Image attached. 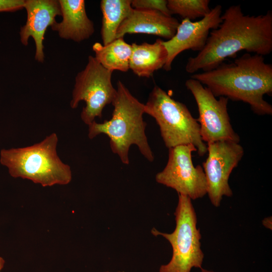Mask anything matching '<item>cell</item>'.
<instances>
[{"label": "cell", "mask_w": 272, "mask_h": 272, "mask_svg": "<svg viewBox=\"0 0 272 272\" xmlns=\"http://www.w3.org/2000/svg\"><path fill=\"white\" fill-rule=\"evenodd\" d=\"M163 41L157 39L152 44L133 43L129 69L140 77L149 78L155 71L163 68L168 54Z\"/></svg>", "instance_id": "obj_15"}, {"label": "cell", "mask_w": 272, "mask_h": 272, "mask_svg": "<svg viewBox=\"0 0 272 272\" xmlns=\"http://www.w3.org/2000/svg\"><path fill=\"white\" fill-rule=\"evenodd\" d=\"M133 9H147L159 11L167 16H172L167 8L166 0H132Z\"/></svg>", "instance_id": "obj_19"}, {"label": "cell", "mask_w": 272, "mask_h": 272, "mask_svg": "<svg viewBox=\"0 0 272 272\" xmlns=\"http://www.w3.org/2000/svg\"><path fill=\"white\" fill-rule=\"evenodd\" d=\"M185 85L197 105L199 117L196 120L202 141L207 144L222 141L239 143V136L234 130L228 113L229 99L225 97L216 99L208 88L191 78Z\"/></svg>", "instance_id": "obj_8"}, {"label": "cell", "mask_w": 272, "mask_h": 272, "mask_svg": "<svg viewBox=\"0 0 272 272\" xmlns=\"http://www.w3.org/2000/svg\"><path fill=\"white\" fill-rule=\"evenodd\" d=\"M221 18L219 27L210 31L204 48L188 58V73L213 70L242 50L263 56L272 51L271 11L257 16L245 15L240 5H232Z\"/></svg>", "instance_id": "obj_1"}, {"label": "cell", "mask_w": 272, "mask_h": 272, "mask_svg": "<svg viewBox=\"0 0 272 272\" xmlns=\"http://www.w3.org/2000/svg\"><path fill=\"white\" fill-rule=\"evenodd\" d=\"M209 0H168L167 8L171 15L177 14L190 21L203 18L211 11Z\"/></svg>", "instance_id": "obj_18"}, {"label": "cell", "mask_w": 272, "mask_h": 272, "mask_svg": "<svg viewBox=\"0 0 272 272\" xmlns=\"http://www.w3.org/2000/svg\"><path fill=\"white\" fill-rule=\"evenodd\" d=\"M176 226L171 233H163L155 228V236H161L171 244L172 255L169 262L161 265L159 272H191L192 268L202 267L204 253L201 248V235L197 227V216L191 199L178 194L174 212Z\"/></svg>", "instance_id": "obj_6"}, {"label": "cell", "mask_w": 272, "mask_h": 272, "mask_svg": "<svg viewBox=\"0 0 272 272\" xmlns=\"http://www.w3.org/2000/svg\"><path fill=\"white\" fill-rule=\"evenodd\" d=\"M207 145L208 157L202 164V168L207 182V194L212 204L219 207L223 196L233 195L229 178L243 157L244 150L239 143L230 141Z\"/></svg>", "instance_id": "obj_10"}, {"label": "cell", "mask_w": 272, "mask_h": 272, "mask_svg": "<svg viewBox=\"0 0 272 272\" xmlns=\"http://www.w3.org/2000/svg\"><path fill=\"white\" fill-rule=\"evenodd\" d=\"M131 0H102V13L101 35L103 45L116 39V33L121 23L131 12Z\"/></svg>", "instance_id": "obj_17"}, {"label": "cell", "mask_w": 272, "mask_h": 272, "mask_svg": "<svg viewBox=\"0 0 272 272\" xmlns=\"http://www.w3.org/2000/svg\"><path fill=\"white\" fill-rule=\"evenodd\" d=\"M23 8L26 10L27 18L25 25L20 29L21 42L27 46L29 37H32L36 46L35 59L43 62L45 33L56 22L55 17L61 15L58 1L25 0Z\"/></svg>", "instance_id": "obj_12"}, {"label": "cell", "mask_w": 272, "mask_h": 272, "mask_svg": "<svg viewBox=\"0 0 272 272\" xmlns=\"http://www.w3.org/2000/svg\"><path fill=\"white\" fill-rule=\"evenodd\" d=\"M24 0H0V12H14L23 8Z\"/></svg>", "instance_id": "obj_20"}, {"label": "cell", "mask_w": 272, "mask_h": 272, "mask_svg": "<svg viewBox=\"0 0 272 272\" xmlns=\"http://www.w3.org/2000/svg\"><path fill=\"white\" fill-rule=\"evenodd\" d=\"M117 93L112 103L114 107L112 117L103 123L94 121L89 125L88 137L92 139L100 134L110 139V147L122 163H129L128 153L130 146H137L142 155L150 162L154 160L149 144L144 120L145 104L130 92L121 81L117 83Z\"/></svg>", "instance_id": "obj_3"}, {"label": "cell", "mask_w": 272, "mask_h": 272, "mask_svg": "<svg viewBox=\"0 0 272 272\" xmlns=\"http://www.w3.org/2000/svg\"><path fill=\"white\" fill-rule=\"evenodd\" d=\"M263 225L268 228L271 229V217L264 218L262 221Z\"/></svg>", "instance_id": "obj_21"}, {"label": "cell", "mask_w": 272, "mask_h": 272, "mask_svg": "<svg viewBox=\"0 0 272 272\" xmlns=\"http://www.w3.org/2000/svg\"><path fill=\"white\" fill-rule=\"evenodd\" d=\"M145 106V113L153 117L159 125L167 148L192 144L199 156L208 152L207 145L200 136L199 125L185 104L155 86Z\"/></svg>", "instance_id": "obj_5"}, {"label": "cell", "mask_w": 272, "mask_h": 272, "mask_svg": "<svg viewBox=\"0 0 272 272\" xmlns=\"http://www.w3.org/2000/svg\"><path fill=\"white\" fill-rule=\"evenodd\" d=\"M222 7L216 5L201 20L192 22L183 19L172 38L163 43L167 51V59L163 69L170 71L175 58L183 51H200L205 47L210 30L217 29L222 23Z\"/></svg>", "instance_id": "obj_11"}, {"label": "cell", "mask_w": 272, "mask_h": 272, "mask_svg": "<svg viewBox=\"0 0 272 272\" xmlns=\"http://www.w3.org/2000/svg\"><path fill=\"white\" fill-rule=\"evenodd\" d=\"M4 263H5V260L2 257H0V271L3 268L4 265Z\"/></svg>", "instance_id": "obj_22"}, {"label": "cell", "mask_w": 272, "mask_h": 272, "mask_svg": "<svg viewBox=\"0 0 272 272\" xmlns=\"http://www.w3.org/2000/svg\"><path fill=\"white\" fill-rule=\"evenodd\" d=\"M57 134L53 132L32 146L3 149L1 163L15 178L27 179L42 186L66 185L72 178L71 167L58 156Z\"/></svg>", "instance_id": "obj_4"}, {"label": "cell", "mask_w": 272, "mask_h": 272, "mask_svg": "<svg viewBox=\"0 0 272 272\" xmlns=\"http://www.w3.org/2000/svg\"><path fill=\"white\" fill-rule=\"evenodd\" d=\"M62 17L51 26L60 37L80 42L89 39L94 33L93 22L87 16L84 0H59Z\"/></svg>", "instance_id": "obj_14"}, {"label": "cell", "mask_w": 272, "mask_h": 272, "mask_svg": "<svg viewBox=\"0 0 272 272\" xmlns=\"http://www.w3.org/2000/svg\"><path fill=\"white\" fill-rule=\"evenodd\" d=\"M190 78L205 85L216 97L247 103L259 115L272 114V106L263 98L272 94V65L262 55L246 53L231 63L223 62Z\"/></svg>", "instance_id": "obj_2"}, {"label": "cell", "mask_w": 272, "mask_h": 272, "mask_svg": "<svg viewBox=\"0 0 272 272\" xmlns=\"http://www.w3.org/2000/svg\"><path fill=\"white\" fill-rule=\"evenodd\" d=\"M112 72L105 69L94 56L90 55L85 69L75 78L70 105L75 109L81 101L85 102L81 117L88 125L96 117L101 118L104 107L112 104L116 96L117 90L112 83Z\"/></svg>", "instance_id": "obj_7"}, {"label": "cell", "mask_w": 272, "mask_h": 272, "mask_svg": "<svg viewBox=\"0 0 272 272\" xmlns=\"http://www.w3.org/2000/svg\"><path fill=\"white\" fill-rule=\"evenodd\" d=\"M200 272H215L212 270H209L201 267L200 269Z\"/></svg>", "instance_id": "obj_23"}, {"label": "cell", "mask_w": 272, "mask_h": 272, "mask_svg": "<svg viewBox=\"0 0 272 272\" xmlns=\"http://www.w3.org/2000/svg\"><path fill=\"white\" fill-rule=\"evenodd\" d=\"M105 272H110V271H105Z\"/></svg>", "instance_id": "obj_24"}, {"label": "cell", "mask_w": 272, "mask_h": 272, "mask_svg": "<svg viewBox=\"0 0 272 272\" xmlns=\"http://www.w3.org/2000/svg\"><path fill=\"white\" fill-rule=\"evenodd\" d=\"M196 151L192 144L169 149L167 164L156 174V182L191 200L203 197L207 194L208 185L203 168L200 165L194 167L192 163L191 153Z\"/></svg>", "instance_id": "obj_9"}, {"label": "cell", "mask_w": 272, "mask_h": 272, "mask_svg": "<svg viewBox=\"0 0 272 272\" xmlns=\"http://www.w3.org/2000/svg\"><path fill=\"white\" fill-rule=\"evenodd\" d=\"M92 49L95 52L94 57L105 69L112 72H126L129 70L132 46L123 38H117L105 45L96 42Z\"/></svg>", "instance_id": "obj_16"}, {"label": "cell", "mask_w": 272, "mask_h": 272, "mask_svg": "<svg viewBox=\"0 0 272 272\" xmlns=\"http://www.w3.org/2000/svg\"><path fill=\"white\" fill-rule=\"evenodd\" d=\"M179 23L175 18L158 11L133 9L119 27L116 39L123 38L126 34L141 33L169 40L176 33Z\"/></svg>", "instance_id": "obj_13"}]
</instances>
